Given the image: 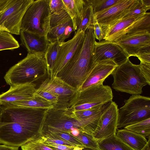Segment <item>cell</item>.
<instances>
[{
    "instance_id": "cell-1",
    "label": "cell",
    "mask_w": 150,
    "mask_h": 150,
    "mask_svg": "<svg viewBox=\"0 0 150 150\" xmlns=\"http://www.w3.org/2000/svg\"><path fill=\"white\" fill-rule=\"evenodd\" d=\"M49 110L0 105V144L19 147L38 139Z\"/></svg>"
},
{
    "instance_id": "cell-2",
    "label": "cell",
    "mask_w": 150,
    "mask_h": 150,
    "mask_svg": "<svg viewBox=\"0 0 150 150\" xmlns=\"http://www.w3.org/2000/svg\"><path fill=\"white\" fill-rule=\"evenodd\" d=\"M85 32L83 42L56 76L70 86L76 88L77 91L82 85L96 63L94 59V46L96 39L93 28H88Z\"/></svg>"
},
{
    "instance_id": "cell-3",
    "label": "cell",
    "mask_w": 150,
    "mask_h": 150,
    "mask_svg": "<svg viewBox=\"0 0 150 150\" xmlns=\"http://www.w3.org/2000/svg\"><path fill=\"white\" fill-rule=\"evenodd\" d=\"M47 74L45 54H29L11 67L4 79L10 86L34 83Z\"/></svg>"
},
{
    "instance_id": "cell-4",
    "label": "cell",
    "mask_w": 150,
    "mask_h": 150,
    "mask_svg": "<svg viewBox=\"0 0 150 150\" xmlns=\"http://www.w3.org/2000/svg\"><path fill=\"white\" fill-rule=\"evenodd\" d=\"M111 75L114 79L112 87L118 91L132 95H140L142 93L143 87L148 84L139 65L132 63L129 58L117 67Z\"/></svg>"
},
{
    "instance_id": "cell-5",
    "label": "cell",
    "mask_w": 150,
    "mask_h": 150,
    "mask_svg": "<svg viewBox=\"0 0 150 150\" xmlns=\"http://www.w3.org/2000/svg\"><path fill=\"white\" fill-rule=\"evenodd\" d=\"M113 98L111 87L101 82L76 92L70 101L68 108L73 111H79L95 108L111 102Z\"/></svg>"
},
{
    "instance_id": "cell-6",
    "label": "cell",
    "mask_w": 150,
    "mask_h": 150,
    "mask_svg": "<svg viewBox=\"0 0 150 150\" xmlns=\"http://www.w3.org/2000/svg\"><path fill=\"white\" fill-rule=\"evenodd\" d=\"M50 0L34 1L23 18L21 30L42 36L50 30L51 11Z\"/></svg>"
},
{
    "instance_id": "cell-7",
    "label": "cell",
    "mask_w": 150,
    "mask_h": 150,
    "mask_svg": "<svg viewBox=\"0 0 150 150\" xmlns=\"http://www.w3.org/2000/svg\"><path fill=\"white\" fill-rule=\"evenodd\" d=\"M118 110L117 129L150 118V98L134 95Z\"/></svg>"
},
{
    "instance_id": "cell-8",
    "label": "cell",
    "mask_w": 150,
    "mask_h": 150,
    "mask_svg": "<svg viewBox=\"0 0 150 150\" xmlns=\"http://www.w3.org/2000/svg\"><path fill=\"white\" fill-rule=\"evenodd\" d=\"M34 0H10L0 12V30L20 35L21 22L28 8Z\"/></svg>"
},
{
    "instance_id": "cell-9",
    "label": "cell",
    "mask_w": 150,
    "mask_h": 150,
    "mask_svg": "<svg viewBox=\"0 0 150 150\" xmlns=\"http://www.w3.org/2000/svg\"><path fill=\"white\" fill-rule=\"evenodd\" d=\"M74 31L72 20L66 9L57 13H51L50 30L46 35L49 43L64 42Z\"/></svg>"
},
{
    "instance_id": "cell-10",
    "label": "cell",
    "mask_w": 150,
    "mask_h": 150,
    "mask_svg": "<svg viewBox=\"0 0 150 150\" xmlns=\"http://www.w3.org/2000/svg\"><path fill=\"white\" fill-rule=\"evenodd\" d=\"M39 87L51 91L58 96V102L55 109L66 110L69 107L70 101L76 93L77 89L71 86L59 77H48Z\"/></svg>"
},
{
    "instance_id": "cell-11",
    "label": "cell",
    "mask_w": 150,
    "mask_h": 150,
    "mask_svg": "<svg viewBox=\"0 0 150 150\" xmlns=\"http://www.w3.org/2000/svg\"><path fill=\"white\" fill-rule=\"evenodd\" d=\"M118 110L117 104L112 101L102 113L96 129L91 134L96 140L98 141L116 134Z\"/></svg>"
},
{
    "instance_id": "cell-12",
    "label": "cell",
    "mask_w": 150,
    "mask_h": 150,
    "mask_svg": "<svg viewBox=\"0 0 150 150\" xmlns=\"http://www.w3.org/2000/svg\"><path fill=\"white\" fill-rule=\"evenodd\" d=\"M137 0H120L112 6L94 14L103 30L121 19L129 11Z\"/></svg>"
},
{
    "instance_id": "cell-13",
    "label": "cell",
    "mask_w": 150,
    "mask_h": 150,
    "mask_svg": "<svg viewBox=\"0 0 150 150\" xmlns=\"http://www.w3.org/2000/svg\"><path fill=\"white\" fill-rule=\"evenodd\" d=\"M85 36V32L78 30L75 32L74 35L71 39L61 43V46L53 67L51 78L56 76L64 67L78 47L83 42Z\"/></svg>"
},
{
    "instance_id": "cell-14",
    "label": "cell",
    "mask_w": 150,
    "mask_h": 150,
    "mask_svg": "<svg viewBox=\"0 0 150 150\" xmlns=\"http://www.w3.org/2000/svg\"><path fill=\"white\" fill-rule=\"evenodd\" d=\"M129 58L124 50L115 42L104 40L95 42L94 59L96 62L112 59L119 66L125 63Z\"/></svg>"
},
{
    "instance_id": "cell-15",
    "label": "cell",
    "mask_w": 150,
    "mask_h": 150,
    "mask_svg": "<svg viewBox=\"0 0 150 150\" xmlns=\"http://www.w3.org/2000/svg\"><path fill=\"white\" fill-rule=\"evenodd\" d=\"M129 57L142 52L150 51V32L124 36L114 41Z\"/></svg>"
},
{
    "instance_id": "cell-16",
    "label": "cell",
    "mask_w": 150,
    "mask_h": 150,
    "mask_svg": "<svg viewBox=\"0 0 150 150\" xmlns=\"http://www.w3.org/2000/svg\"><path fill=\"white\" fill-rule=\"evenodd\" d=\"M45 127H50L69 134L72 127L81 130L79 122L66 110L54 108L48 111L44 124L43 128Z\"/></svg>"
},
{
    "instance_id": "cell-17",
    "label": "cell",
    "mask_w": 150,
    "mask_h": 150,
    "mask_svg": "<svg viewBox=\"0 0 150 150\" xmlns=\"http://www.w3.org/2000/svg\"><path fill=\"white\" fill-rule=\"evenodd\" d=\"M111 102L101 106L86 110L73 111L67 108L66 110L79 123L80 131L91 134L96 129L102 114Z\"/></svg>"
},
{
    "instance_id": "cell-18",
    "label": "cell",
    "mask_w": 150,
    "mask_h": 150,
    "mask_svg": "<svg viewBox=\"0 0 150 150\" xmlns=\"http://www.w3.org/2000/svg\"><path fill=\"white\" fill-rule=\"evenodd\" d=\"M118 66L112 59H107L96 62L93 68L76 92L100 83H103Z\"/></svg>"
},
{
    "instance_id": "cell-19",
    "label": "cell",
    "mask_w": 150,
    "mask_h": 150,
    "mask_svg": "<svg viewBox=\"0 0 150 150\" xmlns=\"http://www.w3.org/2000/svg\"><path fill=\"white\" fill-rule=\"evenodd\" d=\"M36 86L35 83H29L10 86L8 91L0 94V104L30 100L35 98Z\"/></svg>"
},
{
    "instance_id": "cell-20",
    "label": "cell",
    "mask_w": 150,
    "mask_h": 150,
    "mask_svg": "<svg viewBox=\"0 0 150 150\" xmlns=\"http://www.w3.org/2000/svg\"><path fill=\"white\" fill-rule=\"evenodd\" d=\"M21 44L26 49L28 54H45L49 43L46 36L21 30L20 33Z\"/></svg>"
},
{
    "instance_id": "cell-21",
    "label": "cell",
    "mask_w": 150,
    "mask_h": 150,
    "mask_svg": "<svg viewBox=\"0 0 150 150\" xmlns=\"http://www.w3.org/2000/svg\"><path fill=\"white\" fill-rule=\"evenodd\" d=\"M116 134L117 137L132 150H141L148 142L144 136L124 128L117 130Z\"/></svg>"
},
{
    "instance_id": "cell-22",
    "label": "cell",
    "mask_w": 150,
    "mask_h": 150,
    "mask_svg": "<svg viewBox=\"0 0 150 150\" xmlns=\"http://www.w3.org/2000/svg\"><path fill=\"white\" fill-rule=\"evenodd\" d=\"M143 15L122 19L110 27L104 29L103 30L104 34L103 40L114 41L125 28Z\"/></svg>"
},
{
    "instance_id": "cell-23",
    "label": "cell",
    "mask_w": 150,
    "mask_h": 150,
    "mask_svg": "<svg viewBox=\"0 0 150 150\" xmlns=\"http://www.w3.org/2000/svg\"><path fill=\"white\" fill-rule=\"evenodd\" d=\"M147 32H150L149 12H146L134 21L120 34L115 40L124 36Z\"/></svg>"
},
{
    "instance_id": "cell-24",
    "label": "cell",
    "mask_w": 150,
    "mask_h": 150,
    "mask_svg": "<svg viewBox=\"0 0 150 150\" xmlns=\"http://www.w3.org/2000/svg\"><path fill=\"white\" fill-rule=\"evenodd\" d=\"M84 1L83 9L76 24L75 32L78 30L85 32L88 28H93L95 20L93 8L87 0Z\"/></svg>"
},
{
    "instance_id": "cell-25",
    "label": "cell",
    "mask_w": 150,
    "mask_h": 150,
    "mask_svg": "<svg viewBox=\"0 0 150 150\" xmlns=\"http://www.w3.org/2000/svg\"><path fill=\"white\" fill-rule=\"evenodd\" d=\"M5 106L28 107L43 109L54 108L55 105L44 98L35 95V98L28 100L17 101L13 103L0 104Z\"/></svg>"
},
{
    "instance_id": "cell-26",
    "label": "cell",
    "mask_w": 150,
    "mask_h": 150,
    "mask_svg": "<svg viewBox=\"0 0 150 150\" xmlns=\"http://www.w3.org/2000/svg\"><path fill=\"white\" fill-rule=\"evenodd\" d=\"M100 150H132L116 136V134L98 141Z\"/></svg>"
},
{
    "instance_id": "cell-27",
    "label": "cell",
    "mask_w": 150,
    "mask_h": 150,
    "mask_svg": "<svg viewBox=\"0 0 150 150\" xmlns=\"http://www.w3.org/2000/svg\"><path fill=\"white\" fill-rule=\"evenodd\" d=\"M42 135L53 137L68 142L77 146L85 148L83 144L76 137L71 133L52 128L50 127L43 128Z\"/></svg>"
},
{
    "instance_id": "cell-28",
    "label": "cell",
    "mask_w": 150,
    "mask_h": 150,
    "mask_svg": "<svg viewBox=\"0 0 150 150\" xmlns=\"http://www.w3.org/2000/svg\"><path fill=\"white\" fill-rule=\"evenodd\" d=\"M61 46V43L59 42L50 43L48 45L45 54L48 77H52L53 67Z\"/></svg>"
},
{
    "instance_id": "cell-29",
    "label": "cell",
    "mask_w": 150,
    "mask_h": 150,
    "mask_svg": "<svg viewBox=\"0 0 150 150\" xmlns=\"http://www.w3.org/2000/svg\"><path fill=\"white\" fill-rule=\"evenodd\" d=\"M65 9L71 17L73 23L74 31L79 18L84 0H62Z\"/></svg>"
},
{
    "instance_id": "cell-30",
    "label": "cell",
    "mask_w": 150,
    "mask_h": 150,
    "mask_svg": "<svg viewBox=\"0 0 150 150\" xmlns=\"http://www.w3.org/2000/svg\"><path fill=\"white\" fill-rule=\"evenodd\" d=\"M150 9V0H137L130 11L122 19L143 16Z\"/></svg>"
},
{
    "instance_id": "cell-31",
    "label": "cell",
    "mask_w": 150,
    "mask_h": 150,
    "mask_svg": "<svg viewBox=\"0 0 150 150\" xmlns=\"http://www.w3.org/2000/svg\"><path fill=\"white\" fill-rule=\"evenodd\" d=\"M19 46L18 41L10 33L0 30V51L13 50Z\"/></svg>"
},
{
    "instance_id": "cell-32",
    "label": "cell",
    "mask_w": 150,
    "mask_h": 150,
    "mask_svg": "<svg viewBox=\"0 0 150 150\" xmlns=\"http://www.w3.org/2000/svg\"><path fill=\"white\" fill-rule=\"evenodd\" d=\"M124 128L148 138L150 137V118L128 125Z\"/></svg>"
},
{
    "instance_id": "cell-33",
    "label": "cell",
    "mask_w": 150,
    "mask_h": 150,
    "mask_svg": "<svg viewBox=\"0 0 150 150\" xmlns=\"http://www.w3.org/2000/svg\"><path fill=\"white\" fill-rule=\"evenodd\" d=\"M76 137L81 141L85 148L100 150L98 141L92 134L80 131L79 134Z\"/></svg>"
},
{
    "instance_id": "cell-34",
    "label": "cell",
    "mask_w": 150,
    "mask_h": 150,
    "mask_svg": "<svg viewBox=\"0 0 150 150\" xmlns=\"http://www.w3.org/2000/svg\"><path fill=\"white\" fill-rule=\"evenodd\" d=\"M120 0H87V1L92 6L95 14L109 8Z\"/></svg>"
},
{
    "instance_id": "cell-35",
    "label": "cell",
    "mask_w": 150,
    "mask_h": 150,
    "mask_svg": "<svg viewBox=\"0 0 150 150\" xmlns=\"http://www.w3.org/2000/svg\"><path fill=\"white\" fill-rule=\"evenodd\" d=\"M35 95L39 96L44 98L54 104L55 106L58 102V96L57 95L51 91L39 87L38 88H37L35 93Z\"/></svg>"
},
{
    "instance_id": "cell-36",
    "label": "cell",
    "mask_w": 150,
    "mask_h": 150,
    "mask_svg": "<svg viewBox=\"0 0 150 150\" xmlns=\"http://www.w3.org/2000/svg\"><path fill=\"white\" fill-rule=\"evenodd\" d=\"M21 147L22 150H53L38 140L30 141Z\"/></svg>"
},
{
    "instance_id": "cell-37",
    "label": "cell",
    "mask_w": 150,
    "mask_h": 150,
    "mask_svg": "<svg viewBox=\"0 0 150 150\" xmlns=\"http://www.w3.org/2000/svg\"><path fill=\"white\" fill-rule=\"evenodd\" d=\"M43 144L52 143L59 145H64L70 146H77L68 142L61 140L52 137L42 135L38 140Z\"/></svg>"
},
{
    "instance_id": "cell-38",
    "label": "cell",
    "mask_w": 150,
    "mask_h": 150,
    "mask_svg": "<svg viewBox=\"0 0 150 150\" xmlns=\"http://www.w3.org/2000/svg\"><path fill=\"white\" fill-rule=\"evenodd\" d=\"M51 13H57L65 9L62 0H50Z\"/></svg>"
},
{
    "instance_id": "cell-39",
    "label": "cell",
    "mask_w": 150,
    "mask_h": 150,
    "mask_svg": "<svg viewBox=\"0 0 150 150\" xmlns=\"http://www.w3.org/2000/svg\"><path fill=\"white\" fill-rule=\"evenodd\" d=\"M141 72L146 81L148 85H150V63L140 62L139 64Z\"/></svg>"
},
{
    "instance_id": "cell-40",
    "label": "cell",
    "mask_w": 150,
    "mask_h": 150,
    "mask_svg": "<svg viewBox=\"0 0 150 150\" xmlns=\"http://www.w3.org/2000/svg\"><path fill=\"white\" fill-rule=\"evenodd\" d=\"M93 30L96 39L99 42L103 39L104 34L102 27L98 23L95 18L93 24Z\"/></svg>"
},
{
    "instance_id": "cell-41",
    "label": "cell",
    "mask_w": 150,
    "mask_h": 150,
    "mask_svg": "<svg viewBox=\"0 0 150 150\" xmlns=\"http://www.w3.org/2000/svg\"><path fill=\"white\" fill-rule=\"evenodd\" d=\"M134 56L137 57L140 62L150 63V51L139 52Z\"/></svg>"
},
{
    "instance_id": "cell-42",
    "label": "cell",
    "mask_w": 150,
    "mask_h": 150,
    "mask_svg": "<svg viewBox=\"0 0 150 150\" xmlns=\"http://www.w3.org/2000/svg\"><path fill=\"white\" fill-rule=\"evenodd\" d=\"M44 144L53 150H74L75 147L52 143Z\"/></svg>"
},
{
    "instance_id": "cell-43",
    "label": "cell",
    "mask_w": 150,
    "mask_h": 150,
    "mask_svg": "<svg viewBox=\"0 0 150 150\" xmlns=\"http://www.w3.org/2000/svg\"><path fill=\"white\" fill-rule=\"evenodd\" d=\"M0 150H19V147L0 144Z\"/></svg>"
},
{
    "instance_id": "cell-44",
    "label": "cell",
    "mask_w": 150,
    "mask_h": 150,
    "mask_svg": "<svg viewBox=\"0 0 150 150\" xmlns=\"http://www.w3.org/2000/svg\"><path fill=\"white\" fill-rule=\"evenodd\" d=\"M10 0H0V11H2Z\"/></svg>"
},
{
    "instance_id": "cell-45",
    "label": "cell",
    "mask_w": 150,
    "mask_h": 150,
    "mask_svg": "<svg viewBox=\"0 0 150 150\" xmlns=\"http://www.w3.org/2000/svg\"><path fill=\"white\" fill-rule=\"evenodd\" d=\"M80 133V131L78 128L72 127L71 129V133L74 137L78 136Z\"/></svg>"
},
{
    "instance_id": "cell-46",
    "label": "cell",
    "mask_w": 150,
    "mask_h": 150,
    "mask_svg": "<svg viewBox=\"0 0 150 150\" xmlns=\"http://www.w3.org/2000/svg\"><path fill=\"white\" fill-rule=\"evenodd\" d=\"M150 137L148 138V142L146 144L141 150H150Z\"/></svg>"
},
{
    "instance_id": "cell-47",
    "label": "cell",
    "mask_w": 150,
    "mask_h": 150,
    "mask_svg": "<svg viewBox=\"0 0 150 150\" xmlns=\"http://www.w3.org/2000/svg\"><path fill=\"white\" fill-rule=\"evenodd\" d=\"M83 148L79 146H76L74 147V150H82Z\"/></svg>"
},
{
    "instance_id": "cell-48",
    "label": "cell",
    "mask_w": 150,
    "mask_h": 150,
    "mask_svg": "<svg viewBox=\"0 0 150 150\" xmlns=\"http://www.w3.org/2000/svg\"><path fill=\"white\" fill-rule=\"evenodd\" d=\"M82 150H98L95 149H91L87 148H83Z\"/></svg>"
},
{
    "instance_id": "cell-49",
    "label": "cell",
    "mask_w": 150,
    "mask_h": 150,
    "mask_svg": "<svg viewBox=\"0 0 150 150\" xmlns=\"http://www.w3.org/2000/svg\"><path fill=\"white\" fill-rule=\"evenodd\" d=\"M1 11H0V12Z\"/></svg>"
}]
</instances>
